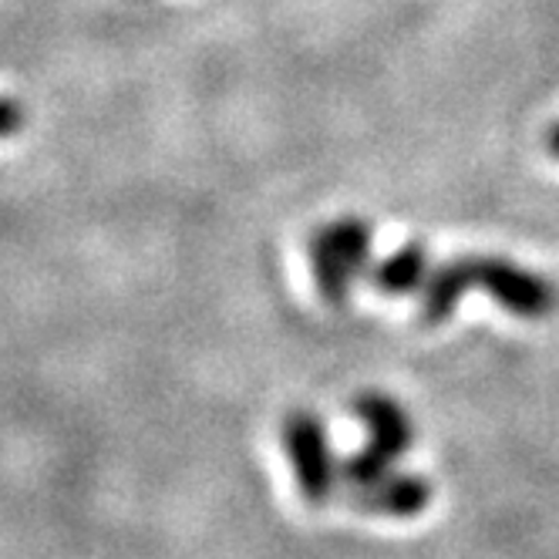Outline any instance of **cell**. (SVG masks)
<instances>
[{
  "label": "cell",
  "mask_w": 559,
  "mask_h": 559,
  "mask_svg": "<svg viewBox=\"0 0 559 559\" xmlns=\"http://www.w3.org/2000/svg\"><path fill=\"white\" fill-rule=\"evenodd\" d=\"M472 287L486 290L499 300L515 317H546L552 310V287L549 280L515 266L499 257H462L455 263L438 266L425 280V300H421V317L425 324H442L459 307L462 294Z\"/></svg>",
  "instance_id": "6da1fadb"
},
{
  "label": "cell",
  "mask_w": 559,
  "mask_h": 559,
  "mask_svg": "<svg viewBox=\"0 0 559 559\" xmlns=\"http://www.w3.org/2000/svg\"><path fill=\"white\" fill-rule=\"evenodd\" d=\"M371 257V226L357 216H344L328 223L310 236V263L313 284L321 297L334 307L347 300V290Z\"/></svg>",
  "instance_id": "7a4b0ae2"
},
{
  "label": "cell",
  "mask_w": 559,
  "mask_h": 559,
  "mask_svg": "<svg viewBox=\"0 0 559 559\" xmlns=\"http://www.w3.org/2000/svg\"><path fill=\"white\" fill-rule=\"evenodd\" d=\"M284 445L297 475V486L307 502H328L334 489V452L328 445V431L321 418H313L310 412H297L284 425Z\"/></svg>",
  "instance_id": "3957f363"
},
{
  "label": "cell",
  "mask_w": 559,
  "mask_h": 559,
  "mask_svg": "<svg viewBox=\"0 0 559 559\" xmlns=\"http://www.w3.org/2000/svg\"><path fill=\"white\" fill-rule=\"evenodd\" d=\"M357 412H361V421L368 425V449L374 455L394 462L412 449V418L397 402H391L384 394H368L357 402Z\"/></svg>",
  "instance_id": "277c9868"
},
{
  "label": "cell",
  "mask_w": 559,
  "mask_h": 559,
  "mask_svg": "<svg viewBox=\"0 0 559 559\" xmlns=\"http://www.w3.org/2000/svg\"><path fill=\"white\" fill-rule=\"evenodd\" d=\"M357 506L365 512H378V515H415L428 506L431 489L425 478L418 475H397L391 472L388 478H381L378 486H371L368 492L354 496Z\"/></svg>",
  "instance_id": "5b68a950"
},
{
  "label": "cell",
  "mask_w": 559,
  "mask_h": 559,
  "mask_svg": "<svg viewBox=\"0 0 559 559\" xmlns=\"http://www.w3.org/2000/svg\"><path fill=\"white\" fill-rule=\"evenodd\" d=\"M371 287L381 294H412L418 287H425L428 280V253L421 243H405L397 247L388 260H381V266L371 270Z\"/></svg>",
  "instance_id": "8992f818"
},
{
  "label": "cell",
  "mask_w": 559,
  "mask_h": 559,
  "mask_svg": "<svg viewBox=\"0 0 559 559\" xmlns=\"http://www.w3.org/2000/svg\"><path fill=\"white\" fill-rule=\"evenodd\" d=\"M24 126V108L11 98H0V139L21 132Z\"/></svg>",
  "instance_id": "52a82bcc"
},
{
  "label": "cell",
  "mask_w": 559,
  "mask_h": 559,
  "mask_svg": "<svg viewBox=\"0 0 559 559\" xmlns=\"http://www.w3.org/2000/svg\"><path fill=\"white\" fill-rule=\"evenodd\" d=\"M549 152L559 158V122L552 126V132H549Z\"/></svg>",
  "instance_id": "ba28073f"
}]
</instances>
